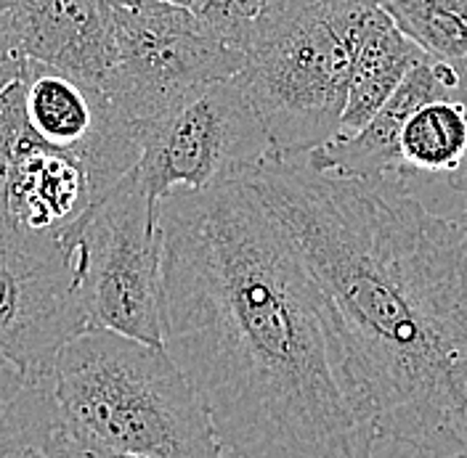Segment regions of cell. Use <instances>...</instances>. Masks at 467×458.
I'll return each instance as SVG.
<instances>
[{
  "label": "cell",
  "mask_w": 467,
  "mask_h": 458,
  "mask_svg": "<svg viewBox=\"0 0 467 458\" xmlns=\"http://www.w3.org/2000/svg\"><path fill=\"white\" fill-rule=\"evenodd\" d=\"M104 199L83 157L40 141L25 122L5 180L8 236L69 241Z\"/></svg>",
  "instance_id": "9"
},
{
  "label": "cell",
  "mask_w": 467,
  "mask_h": 458,
  "mask_svg": "<svg viewBox=\"0 0 467 458\" xmlns=\"http://www.w3.org/2000/svg\"><path fill=\"white\" fill-rule=\"evenodd\" d=\"M16 48L27 61L51 66L104 90L117 64L115 16L104 0H14L8 11Z\"/></svg>",
  "instance_id": "10"
},
{
  "label": "cell",
  "mask_w": 467,
  "mask_h": 458,
  "mask_svg": "<svg viewBox=\"0 0 467 458\" xmlns=\"http://www.w3.org/2000/svg\"><path fill=\"white\" fill-rule=\"evenodd\" d=\"M25 61L27 58L19 54L16 48V37H14V27H11V16L0 14V93L11 83L22 80L25 72Z\"/></svg>",
  "instance_id": "18"
},
{
  "label": "cell",
  "mask_w": 467,
  "mask_h": 458,
  "mask_svg": "<svg viewBox=\"0 0 467 458\" xmlns=\"http://www.w3.org/2000/svg\"><path fill=\"white\" fill-rule=\"evenodd\" d=\"M162 230V344L223 458H372L378 424L332 300L244 175L173 191Z\"/></svg>",
  "instance_id": "1"
},
{
  "label": "cell",
  "mask_w": 467,
  "mask_h": 458,
  "mask_svg": "<svg viewBox=\"0 0 467 458\" xmlns=\"http://www.w3.org/2000/svg\"><path fill=\"white\" fill-rule=\"evenodd\" d=\"M104 3H109L112 8H130V5H139L141 0H104Z\"/></svg>",
  "instance_id": "21"
},
{
  "label": "cell",
  "mask_w": 467,
  "mask_h": 458,
  "mask_svg": "<svg viewBox=\"0 0 467 458\" xmlns=\"http://www.w3.org/2000/svg\"><path fill=\"white\" fill-rule=\"evenodd\" d=\"M422 56L425 54L396 27V22L379 3V8L364 29L361 46L350 66L348 93H346L337 136L356 133L378 115L379 107L396 93L409 69Z\"/></svg>",
  "instance_id": "12"
},
{
  "label": "cell",
  "mask_w": 467,
  "mask_h": 458,
  "mask_svg": "<svg viewBox=\"0 0 467 458\" xmlns=\"http://www.w3.org/2000/svg\"><path fill=\"white\" fill-rule=\"evenodd\" d=\"M14 8V0H0V14H8Z\"/></svg>",
  "instance_id": "22"
},
{
  "label": "cell",
  "mask_w": 467,
  "mask_h": 458,
  "mask_svg": "<svg viewBox=\"0 0 467 458\" xmlns=\"http://www.w3.org/2000/svg\"><path fill=\"white\" fill-rule=\"evenodd\" d=\"M379 3L263 0L236 80L274 154H308L337 136L350 66Z\"/></svg>",
  "instance_id": "4"
},
{
  "label": "cell",
  "mask_w": 467,
  "mask_h": 458,
  "mask_svg": "<svg viewBox=\"0 0 467 458\" xmlns=\"http://www.w3.org/2000/svg\"><path fill=\"white\" fill-rule=\"evenodd\" d=\"M51 379V376H48ZM48 379L29 382L25 373L0 358V458L40 445L54 424Z\"/></svg>",
  "instance_id": "15"
},
{
  "label": "cell",
  "mask_w": 467,
  "mask_h": 458,
  "mask_svg": "<svg viewBox=\"0 0 467 458\" xmlns=\"http://www.w3.org/2000/svg\"><path fill=\"white\" fill-rule=\"evenodd\" d=\"M117 64L107 98L136 125L168 115L202 87L232 80L244 54L165 0L112 8Z\"/></svg>",
  "instance_id": "5"
},
{
  "label": "cell",
  "mask_w": 467,
  "mask_h": 458,
  "mask_svg": "<svg viewBox=\"0 0 467 458\" xmlns=\"http://www.w3.org/2000/svg\"><path fill=\"white\" fill-rule=\"evenodd\" d=\"M37 451L46 458H149V456H128V453H115L99 445H90L83 440L69 437L67 432L51 424V430L46 432V437L40 440Z\"/></svg>",
  "instance_id": "17"
},
{
  "label": "cell",
  "mask_w": 467,
  "mask_h": 458,
  "mask_svg": "<svg viewBox=\"0 0 467 458\" xmlns=\"http://www.w3.org/2000/svg\"><path fill=\"white\" fill-rule=\"evenodd\" d=\"M462 223H465V229H467V209H465V215H462Z\"/></svg>",
  "instance_id": "23"
},
{
  "label": "cell",
  "mask_w": 467,
  "mask_h": 458,
  "mask_svg": "<svg viewBox=\"0 0 467 458\" xmlns=\"http://www.w3.org/2000/svg\"><path fill=\"white\" fill-rule=\"evenodd\" d=\"M446 183H449L457 194H462V197L467 199V154H465V159L460 162V168L446 178Z\"/></svg>",
  "instance_id": "19"
},
{
  "label": "cell",
  "mask_w": 467,
  "mask_h": 458,
  "mask_svg": "<svg viewBox=\"0 0 467 458\" xmlns=\"http://www.w3.org/2000/svg\"><path fill=\"white\" fill-rule=\"evenodd\" d=\"M139 136L133 178L154 209L173 191H207L271 154L261 119L236 77L202 87L168 115L139 125Z\"/></svg>",
  "instance_id": "7"
},
{
  "label": "cell",
  "mask_w": 467,
  "mask_h": 458,
  "mask_svg": "<svg viewBox=\"0 0 467 458\" xmlns=\"http://www.w3.org/2000/svg\"><path fill=\"white\" fill-rule=\"evenodd\" d=\"M382 8L425 56L467 69V0H382Z\"/></svg>",
  "instance_id": "14"
},
{
  "label": "cell",
  "mask_w": 467,
  "mask_h": 458,
  "mask_svg": "<svg viewBox=\"0 0 467 458\" xmlns=\"http://www.w3.org/2000/svg\"><path fill=\"white\" fill-rule=\"evenodd\" d=\"M467 154V101L436 98L411 112L399 136L401 178H449Z\"/></svg>",
  "instance_id": "13"
},
{
  "label": "cell",
  "mask_w": 467,
  "mask_h": 458,
  "mask_svg": "<svg viewBox=\"0 0 467 458\" xmlns=\"http://www.w3.org/2000/svg\"><path fill=\"white\" fill-rule=\"evenodd\" d=\"M88 329L78 244L0 236V358L43 382L61 347Z\"/></svg>",
  "instance_id": "8"
},
{
  "label": "cell",
  "mask_w": 467,
  "mask_h": 458,
  "mask_svg": "<svg viewBox=\"0 0 467 458\" xmlns=\"http://www.w3.org/2000/svg\"><path fill=\"white\" fill-rule=\"evenodd\" d=\"M436 98L467 101V69L449 61L422 56L364 127L350 136H337L308 154L311 168L356 180L401 178L399 136L411 112Z\"/></svg>",
  "instance_id": "11"
},
{
  "label": "cell",
  "mask_w": 467,
  "mask_h": 458,
  "mask_svg": "<svg viewBox=\"0 0 467 458\" xmlns=\"http://www.w3.org/2000/svg\"><path fill=\"white\" fill-rule=\"evenodd\" d=\"M8 458H46L40 451H35V448H25V451H19V453H14V456Z\"/></svg>",
  "instance_id": "20"
},
{
  "label": "cell",
  "mask_w": 467,
  "mask_h": 458,
  "mask_svg": "<svg viewBox=\"0 0 467 458\" xmlns=\"http://www.w3.org/2000/svg\"><path fill=\"white\" fill-rule=\"evenodd\" d=\"M69 241L83 262L90 329L162 344V230L133 172Z\"/></svg>",
  "instance_id": "6"
},
{
  "label": "cell",
  "mask_w": 467,
  "mask_h": 458,
  "mask_svg": "<svg viewBox=\"0 0 467 458\" xmlns=\"http://www.w3.org/2000/svg\"><path fill=\"white\" fill-rule=\"evenodd\" d=\"M340 318L379 440L467 458V229L404 178L356 180L265 154L242 172Z\"/></svg>",
  "instance_id": "2"
},
{
  "label": "cell",
  "mask_w": 467,
  "mask_h": 458,
  "mask_svg": "<svg viewBox=\"0 0 467 458\" xmlns=\"http://www.w3.org/2000/svg\"><path fill=\"white\" fill-rule=\"evenodd\" d=\"M54 427L90 445L149 458H223L202 402L165 344L88 329L51 369Z\"/></svg>",
  "instance_id": "3"
},
{
  "label": "cell",
  "mask_w": 467,
  "mask_h": 458,
  "mask_svg": "<svg viewBox=\"0 0 467 458\" xmlns=\"http://www.w3.org/2000/svg\"><path fill=\"white\" fill-rule=\"evenodd\" d=\"M165 3H173L178 8L189 11L204 27L221 35L239 51L263 5V0H165Z\"/></svg>",
  "instance_id": "16"
}]
</instances>
